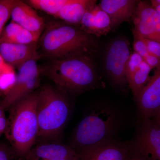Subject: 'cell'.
<instances>
[{
  "instance_id": "obj_24",
  "label": "cell",
  "mask_w": 160,
  "mask_h": 160,
  "mask_svg": "<svg viewBox=\"0 0 160 160\" xmlns=\"http://www.w3.org/2000/svg\"><path fill=\"white\" fill-rule=\"evenodd\" d=\"M11 146L0 144V160H18Z\"/></svg>"
},
{
  "instance_id": "obj_13",
  "label": "cell",
  "mask_w": 160,
  "mask_h": 160,
  "mask_svg": "<svg viewBox=\"0 0 160 160\" xmlns=\"http://www.w3.org/2000/svg\"><path fill=\"white\" fill-rule=\"evenodd\" d=\"M152 69L138 53L134 51L131 52L126 66V77L134 99L149 82Z\"/></svg>"
},
{
  "instance_id": "obj_8",
  "label": "cell",
  "mask_w": 160,
  "mask_h": 160,
  "mask_svg": "<svg viewBox=\"0 0 160 160\" xmlns=\"http://www.w3.org/2000/svg\"><path fill=\"white\" fill-rule=\"evenodd\" d=\"M39 58L31 59L18 69L17 75L10 89L2 101L5 109H8L19 100L34 92L41 82V69L37 61Z\"/></svg>"
},
{
  "instance_id": "obj_29",
  "label": "cell",
  "mask_w": 160,
  "mask_h": 160,
  "mask_svg": "<svg viewBox=\"0 0 160 160\" xmlns=\"http://www.w3.org/2000/svg\"><path fill=\"white\" fill-rule=\"evenodd\" d=\"M126 160H142L138 158L135 157L133 156H132V157H127Z\"/></svg>"
},
{
  "instance_id": "obj_18",
  "label": "cell",
  "mask_w": 160,
  "mask_h": 160,
  "mask_svg": "<svg viewBox=\"0 0 160 160\" xmlns=\"http://www.w3.org/2000/svg\"><path fill=\"white\" fill-rule=\"evenodd\" d=\"M97 2L96 0H69L55 18L63 22L79 27L86 10Z\"/></svg>"
},
{
  "instance_id": "obj_14",
  "label": "cell",
  "mask_w": 160,
  "mask_h": 160,
  "mask_svg": "<svg viewBox=\"0 0 160 160\" xmlns=\"http://www.w3.org/2000/svg\"><path fill=\"white\" fill-rule=\"evenodd\" d=\"M10 18L12 22L39 37L45 28L42 18L24 1H15L10 12Z\"/></svg>"
},
{
  "instance_id": "obj_33",
  "label": "cell",
  "mask_w": 160,
  "mask_h": 160,
  "mask_svg": "<svg viewBox=\"0 0 160 160\" xmlns=\"http://www.w3.org/2000/svg\"><path fill=\"white\" fill-rule=\"evenodd\" d=\"M2 135L1 134H0V137H1V136Z\"/></svg>"
},
{
  "instance_id": "obj_1",
  "label": "cell",
  "mask_w": 160,
  "mask_h": 160,
  "mask_svg": "<svg viewBox=\"0 0 160 160\" xmlns=\"http://www.w3.org/2000/svg\"><path fill=\"white\" fill-rule=\"evenodd\" d=\"M44 30L38 40L40 57L50 61L82 55L96 58L100 51L97 38L76 26L56 22Z\"/></svg>"
},
{
  "instance_id": "obj_23",
  "label": "cell",
  "mask_w": 160,
  "mask_h": 160,
  "mask_svg": "<svg viewBox=\"0 0 160 160\" xmlns=\"http://www.w3.org/2000/svg\"><path fill=\"white\" fill-rule=\"evenodd\" d=\"M140 36L145 43L149 54L160 58V43L153 40L142 37L140 35Z\"/></svg>"
},
{
  "instance_id": "obj_16",
  "label": "cell",
  "mask_w": 160,
  "mask_h": 160,
  "mask_svg": "<svg viewBox=\"0 0 160 160\" xmlns=\"http://www.w3.org/2000/svg\"><path fill=\"white\" fill-rule=\"evenodd\" d=\"M78 28L87 34L99 38L111 31V22L106 12L95 4L86 10Z\"/></svg>"
},
{
  "instance_id": "obj_27",
  "label": "cell",
  "mask_w": 160,
  "mask_h": 160,
  "mask_svg": "<svg viewBox=\"0 0 160 160\" xmlns=\"http://www.w3.org/2000/svg\"><path fill=\"white\" fill-rule=\"evenodd\" d=\"M150 4L152 7L154 9L158 14L160 15V0H151Z\"/></svg>"
},
{
  "instance_id": "obj_9",
  "label": "cell",
  "mask_w": 160,
  "mask_h": 160,
  "mask_svg": "<svg viewBox=\"0 0 160 160\" xmlns=\"http://www.w3.org/2000/svg\"><path fill=\"white\" fill-rule=\"evenodd\" d=\"M141 120H152L160 125V67L154 69L149 82L135 99Z\"/></svg>"
},
{
  "instance_id": "obj_10",
  "label": "cell",
  "mask_w": 160,
  "mask_h": 160,
  "mask_svg": "<svg viewBox=\"0 0 160 160\" xmlns=\"http://www.w3.org/2000/svg\"><path fill=\"white\" fill-rule=\"evenodd\" d=\"M133 29L142 37L160 43V15L146 1H139L131 18Z\"/></svg>"
},
{
  "instance_id": "obj_11",
  "label": "cell",
  "mask_w": 160,
  "mask_h": 160,
  "mask_svg": "<svg viewBox=\"0 0 160 160\" xmlns=\"http://www.w3.org/2000/svg\"><path fill=\"white\" fill-rule=\"evenodd\" d=\"M76 151L79 160H126L128 144L114 140Z\"/></svg>"
},
{
  "instance_id": "obj_28",
  "label": "cell",
  "mask_w": 160,
  "mask_h": 160,
  "mask_svg": "<svg viewBox=\"0 0 160 160\" xmlns=\"http://www.w3.org/2000/svg\"><path fill=\"white\" fill-rule=\"evenodd\" d=\"M5 108L3 106L2 103L1 101L0 102V118L2 117V116L5 114Z\"/></svg>"
},
{
  "instance_id": "obj_26",
  "label": "cell",
  "mask_w": 160,
  "mask_h": 160,
  "mask_svg": "<svg viewBox=\"0 0 160 160\" xmlns=\"http://www.w3.org/2000/svg\"><path fill=\"white\" fill-rule=\"evenodd\" d=\"M8 125V119L6 115H4L0 118V134L2 135L5 133Z\"/></svg>"
},
{
  "instance_id": "obj_3",
  "label": "cell",
  "mask_w": 160,
  "mask_h": 160,
  "mask_svg": "<svg viewBox=\"0 0 160 160\" xmlns=\"http://www.w3.org/2000/svg\"><path fill=\"white\" fill-rule=\"evenodd\" d=\"M123 123V115L115 106L106 103L94 104L76 128L70 146L76 151L116 140Z\"/></svg>"
},
{
  "instance_id": "obj_30",
  "label": "cell",
  "mask_w": 160,
  "mask_h": 160,
  "mask_svg": "<svg viewBox=\"0 0 160 160\" xmlns=\"http://www.w3.org/2000/svg\"><path fill=\"white\" fill-rule=\"evenodd\" d=\"M2 62H4V61H3V60L2 59V57H1V56H0V71H1V70H2Z\"/></svg>"
},
{
  "instance_id": "obj_2",
  "label": "cell",
  "mask_w": 160,
  "mask_h": 160,
  "mask_svg": "<svg viewBox=\"0 0 160 160\" xmlns=\"http://www.w3.org/2000/svg\"><path fill=\"white\" fill-rule=\"evenodd\" d=\"M95 58L78 56L52 60L41 69L56 87L67 95H78L98 88L100 77Z\"/></svg>"
},
{
  "instance_id": "obj_31",
  "label": "cell",
  "mask_w": 160,
  "mask_h": 160,
  "mask_svg": "<svg viewBox=\"0 0 160 160\" xmlns=\"http://www.w3.org/2000/svg\"><path fill=\"white\" fill-rule=\"evenodd\" d=\"M18 160H26L24 158H21L18 159Z\"/></svg>"
},
{
  "instance_id": "obj_12",
  "label": "cell",
  "mask_w": 160,
  "mask_h": 160,
  "mask_svg": "<svg viewBox=\"0 0 160 160\" xmlns=\"http://www.w3.org/2000/svg\"><path fill=\"white\" fill-rule=\"evenodd\" d=\"M24 158L26 160H75L77 153L70 146L57 142L35 145Z\"/></svg>"
},
{
  "instance_id": "obj_7",
  "label": "cell",
  "mask_w": 160,
  "mask_h": 160,
  "mask_svg": "<svg viewBox=\"0 0 160 160\" xmlns=\"http://www.w3.org/2000/svg\"><path fill=\"white\" fill-rule=\"evenodd\" d=\"M140 122L134 137L128 144V151L142 160H160V125L149 119Z\"/></svg>"
},
{
  "instance_id": "obj_21",
  "label": "cell",
  "mask_w": 160,
  "mask_h": 160,
  "mask_svg": "<svg viewBox=\"0 0 160 160\" xmlns=\"http://www.w3.org/2000/svg\"><path fill=\"white\" fill-rule=\"evenodd\" d=\"M15 0H0V35L10 18L12 8Z\"/></svg>"
},
{
  "instance_id": "obj_4",
  "label": "cell",
  "mask_w": 160,
  "mask_h": 160,
  "mask_svg": "<svg viewBox=\"0 0 160 160\" xmlns=\"http://www.w3.org/2000/svg\"><path fill=\"white\" fill-rule=\"evenodd\" d=\"M38 94L34 91L9 107L5 134L18 159L25 157L38 139Z\"/></svg>"
},
{
  "instance_id": "obj_20",
  "label": "cell",
  "mask_w": 160,
  "mask_h": 160,
  "mask_svg": "<svg viewBox=\"0 0 160 160\" xmlns=\"http://www.w3.org/2000/svg\"><path fill=\"white\" fill-rule=\"evenodd\" d=\"M69 0H27L25 3L34 9L54 17Z\"/></svg>"
},
{
  "instance_id": "obj_6",
  "label": "cell",
  "mask_w": 160,
  "mask_h": 160,
  "mask_svg": "<svg viewBox=\"0 0 160 160\" xmlns=\"http://www.w3.org/2000/svg\"><path fill=\"white\" fill-rule=\"evenodd\" d=\"M131 53L128 40L118 37L108 43L103 53L102 67L105 75L113 86L122 90L128 86L126 69Z\"/></svg>"
},
{
  "instance_id": "obj_19",
  "label": "cell",
  "mask_w": 160,
  "mask_h": 160,
  "mask_svg": "<svg viewBox=\"0 0 160 160\" xmlns=\"http://www.w3.org/2000/svg\"><path fill=\"white\" fill-rule=\"evenodd\" d=\"M40 37L11 21L3 29L0 35V42L30 44L38 43Z\"/></svg>"
},
{
  "instance_id": "obj_5",
  "label": "cell",
  "mask_w": 160,
  "mask_h": 160,
  "mask_svg": "<svg viewBox=\"0 0 160 160\" xmlns=\"http://www.w3.org/2000/svg\"><path fill=\"white\" fill-rule=\"evenodd\" d=\"M38 93V139H53L61 134L69 119L71 106L68 95L50 85L43 86Z\"/></svg>"
},
{
  "instance_id": "obj_25",
  "label": "cell",
  "mask_w": 160,
  "mask_h": 160,
  "mask_svg": "<svg viewBox=\"0 0 160 160\" xmlns=\"http://www.w3.org/2000/svg\"><path fill=\"white\" fill-rule=\"evenodd\" d=\"M152 69H155L160 67V58L149 54L144 59Z\"/></svg>"
},
{
  "instance_id": "obj_15",
  "label": "cell",
  "mask_w": 160,
  "mask_h": 160,
  "mask_svg": "<svg viewBox=\"0 0 160 160\" xmlns=\"http://www.w3.org/2000/svg\"><path fill=\"white\" fill-rule=\"evenodd\" d=\"M38 43L18 44L0 42V56L4 62L18 69L23 64L33 58H40Z\"/></svg>"
},
{
  "instance_id": "obj_22",
  "label": "cell",
  "mask_w": 160,
  "mask_h": 160,
  "mask_svg": "<svg viewBox=\"0 0 160 160\" xmlns=\"http://www.w3.org/2000/svg\"><path fill=\"white\" fill-rule=\"evenodd\" d=\"M133 37V47L134 52L140 55L143 60L149 54L145 43L141 38L139 35L138 34L134 29H132Z\"/></svg>"
},
{
  "instance_id": "obj_17",
  "label": "cell",
  "mask_w": 160,
  "mask_h": 160,
  "mask_svg": "<svg viewBox=\"0 0 160 160\" xmlns=\"http://www.w3.org/2000/svg\"><path fill=\"white\" fill-rule=\"evenodd\" d=\"M138 0H102L98 4L109 16L111 31H114L120 25L131 18Z\"/></svg>"
},
{
  "instance_id": "obj_32",
  "label": "cell",
  "mask_w": 160,
  "mask_h": 160,
  "mask_svg": "<svg viewBox=\"0 0 160 160\" xmlns=\"http://www.w3.org/2000/svg\"><path fill=\"white\" fill-rule=\"evenodd\" d=\"M75 160H79L78 158H78L77 159H76Z\"/></svg>"
}]
</instances>
